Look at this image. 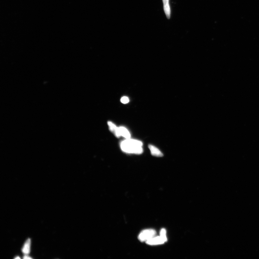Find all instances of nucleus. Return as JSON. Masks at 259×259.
Segmentation results:
<instances>
[{"instance_id":"6e6552de","label":"nucleus","mask_w":259,"mask_h":259,"mask_svg":"<svg viewBox=\"0 0 259 259\" xmlns=\"http://www.w3.org/2000/svg\"><path fill=\"white\" fill-rule=\"evenodd\" d=\"M119 132L121 136L124 137L126 139H130L131 135L129 131L124 127H119Z\"/></svg>"},{"instance_id":"20e7f679","label":"nucleus","mask_w":259,"mask_h":259,"mask_svg":"<svg viewBox=\"0 0 259 259\" xmlns=\"http://www.w3.org/2000/svg\"><path fill=\"white\" fill-rule=\"evenodd\" d=\"M109 129L111 132H112L117 138H119L121 136L120 132H119V128L117 127L114 123L111 121H108V122Z\"/></svg>"},{"instance_id":"7ed1b4c3","label":"nucleus","mask_w":259,"mask_h":259,"mask_svg":"<svg viewBox=\"0 0 259 259\" xmlns=\"http://www.w3.org/2000/svg\"><path fill=\"white\" fill-rule=\"evenodd\" d=\"M167 241V239L163 238L161 236H154L146 241V243L149 245H157L162 244Z\"/></svg>"},{"instance_id":"1a4fd4ad","label":"nucleus","mask_w":259,"mask_h":259,"mask_svg":"<svg viewBox=\"0 0 259 259\" xmlns=\"http://www.w3.org/2000/svg\"><path fill=\"white\" fill-rule=\"evenodd\" d=\"M160 236L165 239H167L166 236V231L165 228H162L161 230Z\"/></svg>"},{"instance_id":"0eeeda50","label":"nucleus","mask_w":259,"mask_h":259,"mask_svg":"<svg viewBox=\"0 0 259 259\" xmlns=\"http://www.w3.org/2000/svg\"><path fill=\"white\" fill-rule=\"evenodd\" d=\"M30 246H31V240L28 239L26 241L24 245L23 248L22 252L25 255H27L30 253Z\"/></svg>"},{"instance_id":"9d476101","label":"nucleus","mask_w":259,"mask_h":259,"mask_svg":"<svg viewBox=\"0 0 259 259\" xmlns=\"http://www.w3.org/2000/svg\"><path fill=\"white\" fill-rule=\"evenodd\" d=\"M121 102L123 104H127L129 103V99L127 97H123L121 98Z\"/></svg>"},{"instance_id":"39448f33","label":"nucleus","mask_w":259,"mask_h":259,"mask_svg":"<svg viewBox=\"0 0 259 259\" xmlns=\"http://www.w3.org/2000/svg\"><path fill=\"white\" fill-rule=\"evenodd\" d=\"M148 147L152 156L157 157H162L163 156V154L157 148L152 145H149Z\"/></svg>"},{"instance_id":"f8f14e48","label":"nucleus","mask_w":259,"mask_h":259,"mask_svg":"<svg viewBox=\"0 0 259 259\" xmlns=\"http://www.w3.org/2000/svg\"><path fill=\"white\" fill-rule=\"evenodd\" d=\"M20 258L19 257V256L18 257H16L15 258V259H20Z\"/></svg>"},{"instance_id":"f257e3e1","label":"nucleus","mask_w":259,"mask_h":259,"mask_svg":"<svg viewBox=\"0 0 259 259\" xmlns=\"http://www.w3.org/2000/svg\"><path fill=\"white\" fill-rule=\"evenodd\" d=\"M143 145L141 141L130 138L122 141L120 147L121 150L126 153L139 154L143 152Z\"/></svg>"},{"instance_id":"f03ea898","label":"nucleus","mask_w":259,"mask_h":259,"mask_svg":"<svg viewBox=\"0 0 259 259\" xmlns=\"http://www.w3.org/2000/svg\"><path fill=\"white\" fill-rule=\"evenodd\" d=\"M156 232L155 230L149 229L144 230L140 232L138 236L139 240L141 241H146L156 236Z\"/></svg>"},{"instance_id":"423d86ee","label":"nucleus","mask_w":259,"mask_h":259,"mask_svg":"<svg viewBox=\"0 0 259 259\" xmlns=\"http://www.w3.org/2000/svg\"><path fill=\"white\" fill-rule=\"evenodd\" d=\"M164 4V9L167 18L169 19L171 16V8L169 4V0H162Z\"/></svg>"},{"instance_id":"9b49d317","label":"nucleus","mask_w":259,"mask_h":259,"mask_svg":"<svg viewBox=\"0 0 259 259\" xmlns=\"http://www.w3.org/2000/svg\"><path fill=\"white\" fill-rule=\"evenodd\" d=\"M23 258L24 259H32V258L31 257H30L27 256V255H25V256H24Z\"/></svg>"}]
</instances>
